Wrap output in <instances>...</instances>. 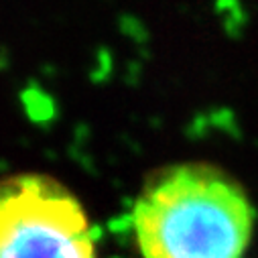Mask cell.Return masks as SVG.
Wrapping results in <instances>:
<instances>
[{"mask_svg":"<svg viewBox=\"0 0 258 258\" xmlns=\"http://www.w3.org/2000/svg\"><path fill=\"white\" fill-rule=\"evenodd\" d=\"M254 224L256 210L244 187L208 163L153 173L133 208L143 258H246Z\"/></svg>","mask_w":258,"mask_h":258,"instance_id":"obj_1","label":"cell"},{"mask_svg":"<svg viewBox=\"0 0 258 258\" xmlns=\"http://www.w3.org/2000/svg\"><path fill=\"white\" fill-rule=\"evenodd\" d=\"M0 258H98L96 230L57 179L11 175L0 179Z\"/></svg>","mask_w":258,"mask_h":258,"instance_id":"obj_2","label":"cell"}]
</instances>
